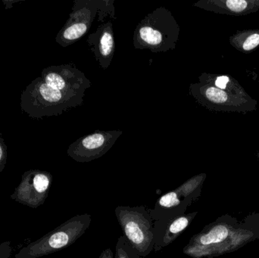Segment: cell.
<instances>
[{
  "mask_svg": "<svg viewBox=\"0 0 259 258\" xmlns=\"http://www.w3.org/2000/svg\"><path fill=\"white\" fill-rule=\"evenodd\" d=\"M179 24L164 6L148 14L136 27L133 43L137 49L166 53L175 49L179 39Z\"/></svg>",
  "mask_w": 259,
  "mask_h": 258,
  "instance_id": "1",
  "label": "cell"
},
{
  "mask_svg": "<svg viewBox=\"0 0 259 258\" xmlns=\"http://www.w3.org/2000/svg\"><path fill=\"white\" fill-rule=\"evenodd\" d=\"M85 92H64L53 89L42 78L33 80L21 97V108L33 118L58 116L82 106Z\"/></svg>",
  "mask_w": 259,
  "mask_h": 258,
  "instance_id": "2",
  "label": "cell"
},
{
  "mask_svg": "<svg viewBox=\"0 0 259 258\" xmlns=\"http://www.w3.org/2000/svg\"><path fill=\"white\" fill-rule=\"evenodd\" d=\"M91 221L92 217L88 214L75 215L40 239L23 247L13 258H39L65 249L86 233Z\"/></svg>",
  "mask_w": 259,
  "mask_h": 258,
  "instance_id": "3",
  "label": "cell"
},
{
  "mask_svg": "<svg viewBox=\"0 0 259 258\" xmlns=\"http://www.w3.org/2000/svg\"><path fill=\"white\" fill-rule=\"evenodd\" d=\"M115 217L130 245L141 257L153 251L154 221L144 206H118Z\"/></svg>",
  "mask_w": 259,
  "mask_h": 258,
  "instance_id": "4",
  "label": "cell"
},
{
  "mask_svg": "<svg viewBox=\"0 0 259 258\" xmlns=\"http://www.w3.org/2000/svg\"><path fill=\"white\" fill-rule=\"evenodd\" d=\"M205 178V174L195 176L177 189L161 195L153 209H149L153 221L173 219L185 215L187 208L200 192V187Z\"/></svg>",
  "mask_w": 259,
  "mask_h": 258,
  "instance_id": "5",
  "label": "cell"
},
{
  "mask_svg": "<svg viewBox=\"0 0 259 258\" xmlns=\"http://www.w3.org/2000/svg\"><path fill=\"white\" fill-rule=\"evenodd\" d=\"M100 0H76L68 21L56 36V42L63 47L72 45L91 29L97 14Z\"/></svg>",
  "mask_w": 259,
  "mask_h": 258,
  "instance_id": "6",
  "label": "cell"
},
{
  "mask_svg": "<svg viewBox=\"0 0 259 258\" xmlns=\"http://www.w3.org/2000/svg\"><path fill=\"white\" fill-rule=\"evenodd\" d=\"M53 180V176L47 171H26L22 174L19 185L10 195L11 199L30 209H38L45 203Z\"/></svg>",
  "mask_w": 259,
  "mask_h": 258,
  "instance_id": "7",
  "label": "cell"
},
{
  "mask_svg": "<svg viewBox=\"0 0 259 258\" xmlns=\"http://www.w3.org/2000/svg\"><path fill=\"white\" fill-rule=\"evenodd\" d=\"M122 133L121 130H97L71 144L67 153L73 160L80 163L97 160L112 148Z\"/></svg>",
  "mask_w": 259,
  "mask_h": 258,
  "instance_id": "8",
  "label": "cell"
},
{
  "mask_svg": "<svg viewBox=\"0 0 259 258\" xmlns=\"http://www.w3.org/2000/svg\"><path fill=\"white\" fill-rule=\"evenodd\" d=\"M42 79L50 87L64 92H85L91 86V82L85 74L71 65L45 68Z\"/></svg>",
  "mask_w": 259,
  "mask_h": 258,
  "instance_id": "9",
  "label": "cell"
},
{
  "mask_svg": "<svg viewBox=\"0 0 259 258\" xmlns=\"http://www.w3.org/2000/svg\"><path fill=\"white\" fill-rule=\"evenodd\" d=\"M88 43L100 68L110 66L115 51L113 24L108 21L100 24L94 33L88 36Z\"/></svg>",
  "mask_w": 259,
  "mask_h": 258,
  "instance_id": "10",
  "label": "cell"
},
{
  "mask_svg": "<svg viewBox=\"0 0 259 258\" xmlns=\"http://www.w3.org/2000/svg\"><path fill=\"white\" fill-rule=\"evenodd\" d=\"M197 212L170 220L154 221L153 251H161L176 240L191 224Z\"/></svg>",
  "mask_w": 259,
  "mask_h": 258,
  "instance_id": "11",
  "label": "cell"
},
{
  "mask_svg": "<svg viewBox=\"0 0 259 258\" xmlns=\"http://www.w3.org/2000/svg\"><path fill=\"white\" fill-rule=\"evenodd\" d=\"M190 89L202 92L204 97L212 103L220 104V103L225 102L228 99V95L226 92L217 87L208 86V87L199 88L196 85L192 84L190 86Z\"/></svg>",
  "mask_w": 259,
  "mask_h": 258,
  "instance_id": "12",
  "label": "cell"
},
{
  "mask_svg": "<svg viewBox=\"0 0 259 258\" xmlns=\"http://www.w3.org/2000/svg\"><path fill=\"white\" fill-rule=\"evenodd\" d=\"M114 258H143L132 248L124 236H120L115 246Z\"/></svg>",
  "mask_w": 259,
  "mask_h": 258,
  "instance_id": "13",
  "label": "cell"
},
{
  "mask_svg": "<svg viewBox=\"0 0 259 258\" xmlns=\"http://www.w3.org/2000/svg\"><path fill=\"white\" fill-rule=\"evenodd\" d=\"M113 4L114 1L100 0L98 9L99 21L103 22L104 18L108 15L115 18V9Z\"/></svg>",
  "mask_w": 259,
  "mask_h": 258,
  "instance_id": "14",
  "label": "cell"
},
{
  "mask_svg": "<svg viewBox=\"0 0 259 258\" xmlns=\"http://www.w3.org/2000/svg\"><path fill=\"white\" fill-rule=\"evenodd\" d=\"M227 6L233 12H240L247 7V2L230 0L226 2Z\"/></svg>",
  "mask_w": 259,
  "mask_h": 258,
  "instance_id": "15",
  "label": "cell"
},
{
  "mask_svg": "<svg viewBox=\"0 0 259 258\" xmlns=\"http://www.w3.org/2000/svg\"><path fill=\"white\" fill-rule=\"evenodd\" d=\"M13 252L12 242L6 241L0 244V258H9Z\"/></svg>",
  "mask_w": 259,
  "mask_h": 258,
  "instance_id": "16",
  "label": "cell"
},
{
  "mask_svg": "<svg viewBox=\"0 0 259 258\" xmlns=\"http://www.w3.org/2000/svg\"><path fill=\"white\" fill-rule=\"evenodd\" d=\"M258 45H259V34L255 33L246 39L243 44V48L245 50H251L255 48Z\"/></svg>",
  "mask_w": 259,
  "mask_h": 258,
  "instance_id": "17",
  "label": "cell"
},
{
  "mask_svg": "<svg viewBox=\"0 0 259 258\" xmlns=\"http://www.w3.org/2000/svg\"><path fill=\"white\" fill-rule=\"evenodd\" d=\"M7 160V149L3 141L0 140V174L3 172Z\"/></svg>",
  "mask_w": 259,
  "mask_h": 258,
  "instance_id": "18",
  "label": "cell"
},
{
  "mask_svg": "<svg viewBox=\"0 0 259 258\" xmlns=\"http://www.w3.org/2000/svg\"><path fill=\"white\" fill-rule=\"evenodd\" d=\"M229 82V78L226 76H222V77H219L216 80L215 85L217 88L220 89H225L226 88L227 84Z\"/></svg>",
  "mask_w": 259,
  "mask_h": 258,
  "instance_id": "19",
  "label": "cell"
},
{
  "mask_svg": "<svg viewBox=\"0 0 259 258\" xmlns=\"http://www.w3.org/2000/svg\"><path fill=\"white\" fill-rule=\"evenodd\" d=\"M98 258H114V254L110 248L104 250Z\"/></svg>",
  "mask_w": 259,
  "mask_h": 258,
  "instance_id": "20",
  "label": "cell"
}]
</instances>
